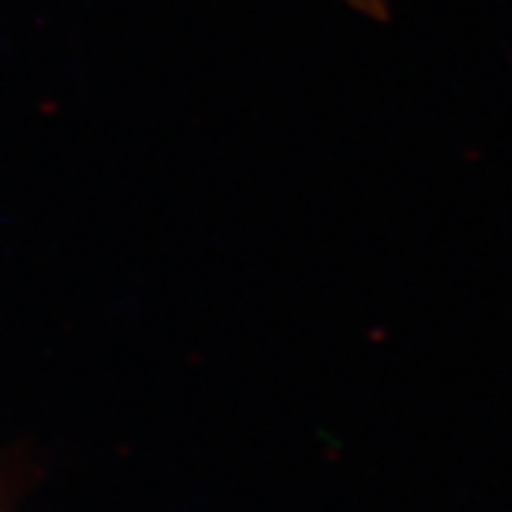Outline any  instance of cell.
Listing matches in <instances>:
<instances>
[{"mask_svg":"<svg viewBox=\"0 0 512 512\" xmlns=\"http://www.w3.org/2000/svg\"><path fill=\"white\" fill-rule=\"evenodd\" d=\"M356 11L366 16H374V19H387L390 14V0H348Z\"/></svg>","mask_w":512,"mask_h":512,"instance_id":"6da1fadb","label":"cell"}]
</instances>
